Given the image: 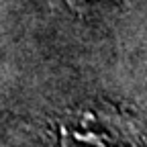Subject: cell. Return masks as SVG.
I'll return each instance as SVG.
<instances>
[{
  "instance_id": "obj_1",
  "label": "cell",
  "mask_w": 147,
  "mask_h": 147,
  "mask_svg": "<svg viewBox=\"0 0 147 147\" xmlns=\"http://www.w3.org/2000/svg\"><path fill=\"white\" fill-rule=\"evenodd\" d=\"M71 6H94L98 2H102V0H69Z\"/></svg>"
}]
</instances>
